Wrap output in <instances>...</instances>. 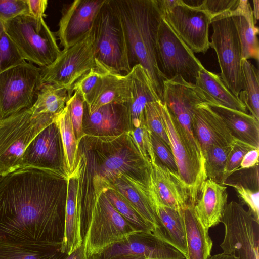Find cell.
Wrapping results in <instances>:
<instances>
[{
	"label": "cell",
	"instance_id": "1",
	"mask_svg": "<svg viewBox=\"0 0 259 259\" xmlns=\"http://www.w3.org/2000/svg\"><path fill=\"white\" fill-rule=\"evenodd\" d=\"M68 178L30 166L0 176V243L61 248Z\"/></svg>",
	"mask_w": 259,
	"mask_h": 259
},
{
	"label": "cell",
	"instance_id": "2",
	"mask_svg": "<svg viewBox=\"0 0 259 259\" xmlns=\"http://www.w3.org/2000/svg\"><path fill=\"white\" fill-rule=\"evenodd\" d=\"M122 20L132 67L146 71L159 100L163 102V82L156 59V38L162 14L156 0H113Z\"/></svg>",
	"mask_w": 259,
	"mask_h": 259
},
{
	"label": "cell",
	"instance_id": "3",
	"mask_svg": "<svg viewBox=\"0 0 259 259\" xmlns=\"http://www.w3.org/2000/svg\"><path fill=\"white\" fill-rule=\"evenodd\" d=\"M83 139L93 154L95 194L105 181L119 173L149 186L150 164L142 157L129 132L113 137L85 136Z\"/></svg>",
	"mask_w": 259,
	"mask_h": 259
},
{
	"label": "cell",
	"instance_id": "4",
	"mask_svg": "<svg viewBox=\"0 0 259 259\" xmlns=\"http://www.w3.org/2000/svg\"><path fill=\"white\" fill-rule=\"evenodd\" d=\"M80 231L87 252L99 255L138 232L113 207L103 192L80 205Z\"/></svg>",
	"mask_w": 259,
	"mask_h": 259
},
{
	"label": "cell",
	"instance_id": "5",
	"mask_svg": "<svg viewBox=\"0 0 259 259\" xmlns=\"http://www.w3.org/2000/svg\"><path fill=\"white\" fill-rule=\"evenodd\" d=\"M96 67L125 75L132 69L124 26L113 0H105L94 23Z\"/></svg>",
	"mask_w": 259,
	"mask_h": 259
},
{
	"label": "cell",
	"instance_id": "6",
	"mask_svg": "<svg viewBox=\"0 0 259 259\" xmlns=\"http://www.w3.org/2000/svg\"><path fill=\"white\" fill-rule=\"evenodd\" d=\"M56 116L33 114L29 108L0 120V176L23 167L27 147Z\"/></svg>",
	"mask_w": 259,
	"mask_h": 259
},
{
	"label": "cell",
	"instance_id": "7",
	"mask_svg": "<svg viewBox=\"0 0 259 259\" xmlns=\"http://www.w3.org/2000/svg\"><path fill=\"white\" fill-rule=\"evenodd\" d=\"M160 110L178 174L188 190L189 203L194 206L201 186L207 179L201 147L197 141L189 136L162 102Z\"/></svg>",
	"mask_w": 259,
	"mask_h": 259
},
{
	"label": "cell",
	"instance_id": "8",
	"mask_svg": "<svg viewBox=\"0 0 259 259\" xmlns=\"http://www.w3.org/2000/svg\"><path fill=\"white\" fill-rule=\"evenodd\" d=\"M4 25L24 60L43 68L52 64L60 53L55 34L44 19L22 15Z\"/></svg>",
	"mask_w": 259,
	"mask_h": 259
},
{
	"label": "cell",
	"instance_id": "9",
	"mask_svg": "<svg viewBox=\"0 0 259 259\" xmlns=\"http://www.w3.org/2000/svg\"><path fill=\"white\" fill-rule=\"evenodd\" d=\"M42 85L41 69L23 61L0 73V120L30 108Z\"/></svg>",
	"mask_w": 259,
	"mask_h": 259
},
{
	"label": "cell",
	"instance_id": "10",
	"mask_svg": "<svg viewBox=\"0 0 259 259\" xmlns=\"http://www.w3.org/2000/svg\"><path fill=\"white\" fill-rule=\"evenodd\" d=\"M95 67L94 24L81 39L61 51L52 64L40 68L41 82L42 84L51 83L64 88L71 92L74 84Z\"/></svg>",
	"mask_w": 259,
	"mask_h": 259
},
{
	"label": "cell",
	"instance_id": "11",
	"mask_svg": "<svg viewBox=\"0 0 259 259\" xmlns=\"http://www.w3.org/2000/svg\"><path fill=\"white\" fill-rule=\"evenodd\" d=\"M156 48L157 66L164 80L180 75L187 82L195 84L204 67L162 17L157 31Z\"/></svg>",
	"mask_w": 259,
	"mask_h": 259
},
{
	"label": "cell",
	"instance_id": "12",
	"mask_svg": "<svg viewBox=\"0 0 259 259\" xmlns=\"http://www.w3.org/2000/svg\"><path fill=\"white\" fill-rule=\"evenodd\" d=\"M210 47L215 51L221 69V77L237 97L242 90L241 46L229 11L214 17Z\"/></svg>",
	"mask_w": 259,
	"mask_h": 259
},
{
	"label": "cell",
	"instance_id": "13",
	"mask_svg": "<svg viewBox=\"0 0 259 259\" xmlns=\"http://www.w3.org/2000/svg\"><path fill=\"white\" fill-rule=\"evenodd\" d=\"M225 226L223 252L237 259H259V222L240 203L227 204L221 220Z\"/></svg>",
	"mask_w": 259,
	"mask_h": 259
},
{
	"label": "cell",
	"instance_id": "14",
	"mask_svg": "<svg viewBox=\"0 0 259 259\" xmlns=\"http://www.w3.org/2000/svg\"><path fill=\"white\" fill-rule=\"evenodd\" d=\"M160 11L162 18L194 53L207 51L212 17L207 11L200 6H190L183 0H176L172 6Z\"/></svg>",
	"mask_w": 259,
	"mask_h": 259
},
{
	"label": "cell",
	"instance_id": "15",
	"mask_svg": "<svg viewBox=\"0 0 259 259\" xmlns=\"http://www.w3.org/2000/svg\"><path fill=\"white\" fill-rule=\"evenodd\" d=\"M163 85V103L189 136L196 140L193 134L192 118L197 105L208 103L205 97L194 83L187 82L180 75L165 80Z\"/></svg>",
	"mask_w": 259,
	"mask_h": 259
},
{
	"label": "cell",
	"instance_id": "16",
	"mask_svg": "<svg viewBox=\"0 0 259 259\" xmlns=\"http://www.w3.org/2000/svg\"><path fill=\"white\" fill-rule=\"evenodd\" d=\"M105 0H75L63 8L56 32L63 49L81 39L92 28Z\"/></svg>",
	"mask_w": 259,
	"mask_h": 259
},
{
	"label": "cell",
	"instance_id": "17",
	"mask_svg": "<svg viewBox=\"0 0 259 259\" xmlns=\"http://www.w3.org/2000/svg\"><path fill=\"white\" fill-rule=\"evenodd\" d=\"M24 166L59 170L66 174L60 132L55 121L38 134L28 146L23 155Z\"/></svg>",
	"mask_w": 259,
	"mask_h": 259
},
{
	"label": "cell",
	"instance_id": "18",
	"mask_svg": "<svg viewBox=\"0 0 259 259\" xmlns=\"http://www.w3.org/2000/svg\"><path fill=\"white\" fill-rule=\"evenodd\" d=\"M124 254L140 256L146 259H185L179 250L153 233L143 232L135 233L98 256L99 259H109Z\"/></svg>",
	"mask_w": 259,
	"mask_h": 259
},
{
	"label": "cell",
	"instance_id": "19",
	"mask_svg": "<svg viewBox=\"0 0 259 259\" xmlns=\"http://www.w3.org/2000/svg\"><path fill=\"white\" fill-rule=\"evenodd\" d=\"M82 127L85 136L92 137H113L129 132L126 104L105 105L91 114L88 113L85 104Z\"/></svg>",
	"mask_w": 259,
	"mask_h": 259
},
{
	"label": "cell",
	"instance_id": "20",
	"mask_svg": "<svg viewBox=\"0 0 259 259\" xmlns=\"http://www.w3.org/2000/svg\"><path fill=\"white\" fill-rule=\"evenodd\" d=\"M148 192L157 217L153 233L179 250L186 258L187 247L183 211L165 205L159 198L151 180Z\"/></svg>",
	"mask_w": 259,
	"mask_h": 259
},
{
	"label": "cell",
	"instance_id": "21",
	"mask_svg": "<svg viewBox=\"0 0 259 259\" xmlns=\"http://www.w3.org/2000/svg\"><path fill=\"white\" fill-rule=\"evenodd\" d=\"M192 125L203 155L213 146H231L235 140L224 122L206 103L196 106Z\"/></svg>",
	"mask_w": 259,
	"mask_h": 259
},
{
	"label": "cell",
	"instance_id": "22",
	"mask_svg": "<svg viewBox=\"0 0 259 259\" xmlns=\"http://www.w3.org/2000/svg\"><path fill=\"white\" fill-rule=\"evenodd\" d=\"M150 180L161 201L180 212L189 203L188 190L178 173L163 165L156 158L150 163Z\"/></svg>",
	"mask_w": 259,
	"mask_h": 259
},
{
	"label": "cell",
	"instance_id": "23",
	"mask_svg": "<svg viewBox=\"0 0 259 259\" xmlns=\"http://www.w3.org/2000/svg\"><path fill=\"white\" fill-rule=\"evenodd\" d=\"M148 187L119 173L105 181L102 184L98 194L107 189L118 191L155 228L157 225V217L149 196Z\"/></svg>",
	"mask_w": 259,
	"mask_h": 259
},
{
	"label": "cell",
	"instance_id": "24",
	"mask_svg": "<svg viewBox=\"0 0 259 259\" xmlns=\"http://www.w3.org/2000/svg\"><path fill=\"white\" fill-rule=\"evenodd\" d=\"M227 198L226 186L210 179L203 182L194 210L205 228L208 230L221 222Z\"/></svg>",
	"mask_w": 259,
	"mask_h": 259
},
{
	"label": "cell",
	"instance_id": "25",
	"mask_svg": "<svg viewBox=\"0 0 259 259\" xmlns=\"http://www.w3.org/2000/svg\"><path fill=\"white\" fill-rule=\"evenodd\" d=\"M128 74L131 80V97L126 106L131 131L145 123L144 111L147 104L160 100L140 65H134Z\"/></svg>",
	"mask_w": 259,
	"mask_h": 259
},
{
	"label": "cell",
	"instance_id": "26",
	"mask_svg": "<svg viewBox=\"0 0 259 259\" xmlns=\"http://www.w3.org/2000/svg\"><path fill=\"white\" fill-rule=\"evenodd\" d=\"M241 46V60L259 59L258 29L255 26L252 9L248 0H239L238 5L229 11Z\"/></svg>",
	"mask_w": 259,
	"mask_h": 259
},
{
	"label": "cell",
	"instance_id": "27",
	"mask_svg": "<svg viewBox=\"0 0 259 259\" xmlns=\"http://www.w3.org/2000/svg\"><path fill=\"white\" fill-rule=\"evenodd\" d=\"M78 178L76 169L68 178L65 207V232L61 251L68 255L82 243L80 231V205L78 201Z\"/></svg>",
	"mask_w": 259,
	"mask_h": 259
},
{
	"label": "cell",
	"instance_id": "28",
	"mask_svg": "<svg viewBox=\"0 0 259 259\" xmlns=\"http://www.w3.org/2000/svg\"><path fill=\"white\" fill-rule=\"evenodd\" d=\"M207 105L224 122L235 139L259 148V121L255 117L219 105Z\"/></svg>",
	"mask_w": 259,
	"mask_h": 259
},
{
	"label": "cell",
	"instance_id": "29",
	"mask_svg": "<svg viewBox=\"0 0 259 259\" xmlns=\"http://www.w3.org/2000/svg\"><path fill=\"white\" fill-rule=\"evenodd\" d=\"M101 72L100 87L91 103L89 105L86 104L90 114L105 105L126 104L131 97V80L128 73L123 75Z\"/></svg>",
	"mask_w": 259,
	"mask_h": 259
},
{
	"label": "cell",
	"instance_id": "30",
	"mask_svg": "<svg viewBox=\"0 0 259 259\" xmlns=\"http://www.w3.org/2000/svg\"><path fill=\"white\" fill-rule=\"evenodd\" d=\"M195 84L204 95L208 103L247 113L239 98L226 87L221 77L203 67L196 78Z\"/></svg>",
	"mask_w": 259,
	"mask_h": 259
},
{
	"label": "cell",
	"instance_id": "31",
	"mask_svg": "<svg viewBox=\"0 0 259 259\" xmlns=\"http://www.w3.org/2000/svg\"><path fill=\"white\" fill-rule=\"evenodd\" d=\"M187 253L185 259H208L213 242L205 228L196 215L194 206L188 203L183 210Z\"/></svg>",
	"mask_w": 259,
	"mask_h": 259
},
{
	"label": "cell",
	"instance_id": "32",
	"mask_svg": "<svg viewBox=\"0 0 259 259\" xmlns=\"http://www.w3.org/2000/svg\"><path fill=\"white\" fill-rule=\"evenodd\" d=\"M55 122L57 124L60 132L64 153L66 174L70 177L77 165L79 143L75 135L67 104L57 115Z\"/></svg>",
	"mask_w": 259,
	"mask_h": 259
},
{
	"label": "cell",
	"instance_id": "33",
	"mask_svg": "<svg viewBox=\"0 0 259 259\" xmlns=\"http://www.w3.org/2000/svg\"><path fill=\"white\" fill-rule=\"evenodd\" d=\"M71 95L64 88L51 83L42 84L36 100L30 108L33 114L57 116L64 108Z\"/></svg>",
	"mask_w": 259,
	"mask_h": 259
},
{
	"label": "cell",
	"instance_id": "34",
	"mask_svg": "<svg viewBox=\"0 0 259 259\" xmlns=\"http://www.w3.org/2000/svg\"><path fill=\"white\" fill-rule=\"evenodd\" d=\"M242 90L239 99L259 121L258 70L247 60L241 61Z\"/></svg>",
	"mask_w": 259,
	"mask_h": 259
},
{
	"label": "cell",
	"instance_id": "35",
	"mask_svg": "<svg viewBox=\"0 0 259 259\" xmlns=\"http://www.w3.org/2000/svg\"><path fill=\"white\" fill-rule=\"evenodd\" d=\"M67 255L61 247L0 243V259H65Z\"/></svg>",
	"mask_w": 259,
	"mask_h": 259
},
{
	"label": "cell",
	"instance_id": "36",
	"mask_svg": "<svg viewBox=\"0 0 259 259\" xmlns=\"http://www.w3.org/2000/svg\"><path fill=\"white\" fill-rule=\"evenodd\" d=\"M102 192L115 209L138 232L153 233V225L146 220L121 194L112 189Z\"/></svg>",
	"mask_w": 259,
	"mask_h": 259
},
{
	"label": "cell",
	"instance_id": "37",
	"mask_svg": "<svg viewBox=\"0 0 259 259\" xmlns=\"http://www.w3.org/2000/svg\"><path fill=\"white\" fill-rule=\"evenodd\" d=\"M231 146H213L203 153L207 179L222 185L224 172Z\"/></svg>",
	"mask_w": 259,
	"mask_h": 259
},
{
	"label": "cell",
	"instance_id": "38",
	"mask_svg": "<svg viewBox=\"0 0 259 259\" xmlns=\"http://www.w3.org/2000/svg\"><path fill=\"white\" fill-rule=\"evenodd\" d=\"M24 61L0 20V73Z\"/></svg>",
	"mask_w": 259,
	"mask_h": 259
},
{
	"label": "cell",
	"instance_id": "39",
	"mask_svg": "<svg viewBox=\"0 0 259 259\" xmlns=\"http://www.w3.org/2000/svg\"><path fill=\"white\" fill-rule=\"evenodd\" d=\"M102 72L97 68L90 70L83 74L72 86L71 93L78 90L87 105L93 100L101 83Z\"/></svg>",
	"mask_w": 259,
	"mask_h": 259
},
{
	"label": "cell",
	"instance_id": "40",
	"mask_svg": "<svg viewBox=\"0 0 259 259\" xmlns=\"http://www.w3.org/2000/svg\"><path fill=\"white\" fill-rule=\"evenodd\" d=\"M222 185L259 191L258 165L249 168L238 169L231 174Z\"/></svg>",
	"mask_w": 259,
	"mask_h": 259
},
{
	"label": "cell",
	"instance_id": "41",
	"mask_svg": "<svg viewBox=\"0 0 259 259\" xmlns=\"http://www.w3.org/2000/svg\"><path fill=\"white\" fill-rule=\"evenodd\" d=\"M161 101H157L147 104L145 108V122L150 131L161 138L170 146L169 139L162 120Z\"/></svg>",
	"mask_w": 259,
	"mask_h": 259
},
{
	"label": "cell",
	"instance_id": "42",
	"mask_svg": "<svg viewBox=\"0 0 259 259\" xmlns=\"http://www.w3.org/2000/svg\"><path fill=\"white\" fill-rule=\"evenodd\" d=\"M85 102L80 92L74 91L68 100L70 115L75 135L78 143L85 136L82 123Z\"/></svg>",
	"mask_w": 259,
	"mask_h": 259
},
{
	"label": "cell",
	"instance_id": "43",
	"mask_svg": "<svg viewBox=\"0 0 259 259\" xmlns=\"http://www.w3.org/2000/svg\"><path fill=\"white\" fill-rule=\"evenodd\" d=\"M129 134L142 157L150 164L156 156L151 144L150 132L146 124L132 130Z\"/></svg>",
	"mask_w": 259,
	"mask_h": 259
},
{
	"label": "cell",
	"instance_id": "44",
	"mask_svg": "<svg viewBox=\"0 0 259 259\" xmlns=\"http://www.w3.org/2000/svg\"><path fill=\"white\" fill-rule=\"evenodd\" d=\"M254 149L256 148L239 140H234L227 160L222 184L231 174L240 168L244 155Z\"/></svg>",
	"mask_w": 259,
	"mask_h": 259
},
{
	"label": "cell",
	"instance_id": "45",
	"mask_svg": "<svg viewBox=\"0 0 259 259\" xmlns=\"http://www.w3.org/2000/svg\"><path fill=\"white\" fill-rule=\"evenodd\" d=\"M150 132L152 148L156 158L170 170L178 173V167L170 147L161 138Z\"/></svg>",
	"mask_w": 259,
	"mask_h": 259
},
{
	"label": "cell",
	"instance_id": "46",
	"mask_svg": "<svg viewBox=\"0 0 259 259\" xmlns=\"http://www.w3.org/2000/svg\"><path fill=\"white\" fill-rule=\"evenodd\" d=\"M22 15H29L27 0H0V20L4 24Z\"/></svg>",
	"mask_w": 259,
	"mask_h": 259
},
{
	"label": "cell",
	"instance_id": "47",
	"mask_svg": "<svg viewBox=\"0 0 259 259\" xmlns=\"http://www.w3.org/2000/svg\"><path fill=\"white\" fill-rule=\"evenodd\" d=\"M239 0H203L198 1L197 6L207 11L212 17L234 10Z\"/></svg>",
	"mask_w": 259,
	"mask_h": 259
},
{
	"label": "cell",
	"instance_id": "48",
	"mask_svg": "<svg viewBox=\"0 0 259 259\" xmlns=\"http://www.w3.org/2000/svg\"><path fill=\"white\" fill-rule=\"evenodd\" d=\"M29 14L37 20L44 19L48 6L47 0H27Z\"/></svg>",
	"mask_w": 259,
	"mask_h": 259
},
{
	"label": "cell",
	"instance_id": "49",
	"mask_svg": "<svg viewBox=\"0 0 259 259\" xmlns=\"http://www.w3.org/2000/svg\"><path fill=\"white\" fill-rule=\"evenodd\" d=\"M259 148L248 151L244 156L240 164V169H246L258 165Z\"/></svg>",
	"mask_w": 259,
	"mask_h": 259
},
{
	"label": "cell",
	"instance_id": "50",
	"mask_svg": "<svg viewBox=\"0 0 259 259\" xmlns=\"http://www.w3.org/2000/svg\"><path fill=\"white\" fill-rule=\"evenodd\" d=\"M65 259H99L98 255H90L85 250V246L82 243L81 246L76 250L67 255Z\"/></svg>",
	"mask_w": 259,
	"mask_h": 259
},
{
	"label": "cell",
	"instance_id": "51",
	"mask_svg": "<svg viewBox=\"0 0 259 259\" xmlns=\"http://www.w3.org/2000/svg\"><path fill=\"white\" fill-rule=\"evenodd\" d=\"M208 259H237V258L231 254L222 252L210 256Z\"/></svg>",
	"mask_w": 259,
	"mask_h": 259
},
{
	"label": "cell",
	"instance_id": "52",
	"mask_svg": "<svg viewBox=\"0 0 259 259\" xmlns=\"http://www.w3.org/2000/svg\"><path fill=\"white\" fill-rule=\"evenodd\" d=\"M253 15L254 21L255 23H256L257 20L258 19L259 16V1L254 0L253 1Z\"/></svg>",
	"mask_w": 259,
	"mask_h": 259
},
{
	"label": "cell",
	"instance_id": "53",
	"mask_svg": "<svg viewBox=\"0 0 259 259\" xmlns=\"http://www.w3.org/2000/svg\"><path fill=\"white\" fill-rule=\"evenodd\" d=\"M109 259H146V258L133 255H119L110 258Z\"/></svg>",
	"mask_w": 259,
	"mask_h": 259
}]
</instances>
